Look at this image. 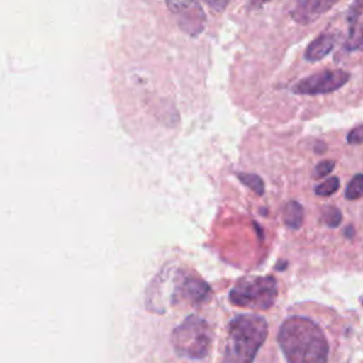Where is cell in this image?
Masks as SVG:
<instances>
[{
  "mask_svg": "<svg viewBox=\"0 0 363 363\" xmlns=\"http://www.w3.org/2000/svg\"><path fill=\"white\" fill-rule=\"evenodd\" d=\"M284 223L289 228H299L303 223V207L298 201H288L284 207Z\"/></svg>",
  "mask_w": 363,
  "mask_h": 363,
  "instance_id": "obj_11",
  "label": "cell"
},
{
  "mask_svg": "<svg viewBox=\"0 0 363 363\" xmlns=\"http://www.w3.org/2000/svg\"><path fill=\"white\" fill-rule=\"evenodd\" d=\"M268 323L261 315L242 313L228 323L224 360L251 362L267 339Z\"/></svg>",
  "mask_w": 363,
  "mask_h": 363,
  "instance_id": "obj_2",
  "label": "cell"
},
{
  "mask_svg": "<svg viewBox=\"0 0 363 363\" xmlns=\"http://www.w3.org/2000/svg\"><path fill=\"white\" fill-rule=\"evenodd\" d=\"M347 142L350 145H360L363 143V125L356 126L354 129H352L347 135Z\"/></svg>",
  "mask_w": 363,
  "mask_h": 363,
  "instance_id": "obj_17",
  "label": "cell"
},
{
  "mask_svg": "<svg viewBox=\"0 0 363 363\" xmlns=\"http://www.w3.org/2000/svg\"><path fill=\"white\" fill-rule=\"evenodd\" d=\"M237 177L247 186L250 187L254 193L257 194H262L264 193V183L261 180L259 176L252 174V173H237Z\"/></svg>",
  "mask_w": 363,
  "mask_h": 363,
  "instance_id": "obj_13",
  "label": "cell"
},
{
  "mask_svg": "<svg viewBox=\"0 0 363 363\" xmlns=\"http://www.w3.org/2000/svg\"><path fill=\"white\" fill-rule=\"evenodd\" d=\"M278 345L288 362L322 363L328 360L329 345L316 322L305 316H289L278 332Z\"/></svg>",
  "mask_w": 363,
  "mask_h": 363,
  "instance_id": "obj_1",
  "label": "cell"
},
{
  "mask_svg": "<svg viewBox=\"0 0 363 363\" xmlns=\"http://www.w3.org/2000/svg\"><path fill=\"white\" fill-rule=\"evenodd\" d=\"M166 6L189 35H197L204 30L206 14L197 0H166Z\"/></svg>",
  "mask_w": 363,
  "mask_h": 363,
  "instance_id": "obj_6",
  "label": "cell"
},
{
  "mask_svg": "<svg viewBox=\"0 0 363 363\" xmlns=\"http://www.w3.org/2000/svg\"><path fill=\"white\" fill-rule=\"evenodd\" d=\"M204 1L214 10H224L230 3V0H204Z\"/></svg>",
  "mask_w": 363,
  "mask_h": 363,
  "instance_id": "obj_18",
  "label": "cell"
},
{
  "mask_svg": "<svg viewBox=\"0 0 363 363\" xmlns=\"http://www.w3.org/2000/svg\"><path fill=\"white\" fill-rule=\"evenodd\" d=\"M333 167H335V160H322L315 166L312 177L313 179H320V177L329 174L333 170Z\"/></svg>",
  "mask_w": 363,
  "mask_h": 363,
  "instance_id": "obj_16",
  "label": "cell"
},
{
  "mask_svg": "<svg viewBox=\"0 0 363 363\" xmlns=\"http://www.w3.org/2000/svg\"><path fill=\"white\" fill-rule=\"evenodd\" d=\"M345 47L349 51H363V0H354L347 11V40Z\"/></svg>",
  "mask_w": 363,
  "mask_h": 363,
  "instance_id": "obj_8",
  "label": "cell"
},
{
  "mask_svg": "<svg viewBox=\"0 0 363 363\" xmlns=\"http://www.w3.org/2000/svg\"><path fill=\"white\" fill-rule=\"evenodd\" d=\"M336 37L330 33H323L319 37H316L305 50V58L309 62H316L322 58H325L335 47Z\"/></svg>",
  "mask_w": 363,
  "mask_h": 363,
  "instance_id": "obj_10",
  "label": "cell"
},
{
  "mask_svg": "<svg viewBox=\"0 0 363 363\" xmlns=\"http://www.w3.org/2000/svg\"><path fill=\"white\" fill-rule=\"evenodd\" d=\"M343 235H345L346 238H353V237H354V228H353L352 225H347V227L345 228V231H343Z\"/></svg>",
  "mask_w": 363,
  "mask_h": 363,
  "instance_id": "obj_19",
  "label": "cell"
},
{
  "mask_svg": "<svg viewBox=\"0 0 363 363\" xmlns=\"http://www.w3.org/2000/svg\"><path fill=\"white\" fill-rule=\"evenodd\" d=\"M335 3L337 0H298L291 16L299 24H309L330 10Z\"/></svg>",
  "mask_w": 363,
  "mask_h": 363,
  "instance_id": "obj_9",
  "label": "cell"
},
{
  "mask_svg": "<svg viewBox=\"0 0 363 363\" xmlns=\"http://www.w3.org/2000/svg\"><path fill=\"white\" fill-rule=\"evenodd\" d=\"M208 294L210 288L204 281L193 275H182V281H177L176 284L173 302L176 303L180 299H187L191 303H201Z\"/></svg>",
  "mask_w": 363,
  "mask_h": 363,
  "instance_id": "obj_7",
  "label": "cell"
},
{
  "mask_svg": "<svg viewBox=\"0 0 363 363\" xmlns=\"http://www.w3.org/2000/svg\"><path fill=\"white\" fill-rule=\"evenodd\" d=\"M322 220L328 227H337L342 223V213L337 207H325L322 211Z\"/></svg>",
  "mask_w": 363,
  "mask_h": 363,
  "instance_id": "obj_15",
  "label": "cell"
},
{
  "mask_svg": "<svg viewBox=\"0 0 363 363\" xmlns=\"http://www.w3.org/2000/svg\"><path fill=\"white\" fill-rule=\"evenodd\" d=\"M268 1H271V0H251V3H252L254 6H264V4L268 3Z\"/></svg>",
  "mask_w": 363,
  "mask_h": 363,
  "instance_id": "obj_20",
  "label": "cell"
},
{
  "mask_svg": "<svg viewBox=\"0 0 363 363\" xmlns=\"http://www.w3.org/2000/svg\"><path fill=\"white\" fill-rule=\"evenodd\" d=\"M349 78L350 74L343 69H326L301 79L292 86V91L301 95L329 94L342 88Z\"/></svg>",
  "mask_w": 363,
  "mask_h": 363,
  "instance_id": "obj_5",
  "label": "cell"
},
{
  "mask_svg": "<svg viewBox=\"0 0 363 363\" xmlns=\"http://www.w3.org/2000/svg\"><path fill=\"white\" fill-rule=\"evenodd\" d=\"M340 186V182H339V177L333 176V177H329L326 180H323L322 183H319L316 187H315V194L316 196H330L333 194Z\"/></svg>",
  "mask_w": 363,
  "mask_h": 363,
  "instance_id": "obj_14",
  "label": "cell"
},
{
  "mask_svg": "<svg viewBox=\"0 0 363 363\" xmlns=\"http://www.w3.org/2000/svg\"><path fill=\"white\" fill-rule=\"evenodd\" d=\"M174 352L186 359H204L211 345V332L204 319L197 315L187 316L173 332Z\"/></svg>",
  "mask_w": 363,
  "mask_h": 363,
  "instance_id": "obj_3",
  "label": "cell"
},
{
  "mask_svg": "<svg viewBox=\"0 0 363 363\" xmlns=\"http://www.w3.org/2000/svg\"><path fill=\"white\" fill-rule=\"evenodd\" d=\"M363 196V174L359 173L352 177L349 182L346 190H345V197L347 200H357Z\"/></svg>",
  "mask_w": 363,
  "mask_h": 363,
  "instance_id": "obj_12",
  "label": "cell"
},
{
  "mask_svg": "<svg viewBox=\"0 0 363 363\" xmlns=\"http://www.w3.org/2000/svg\"><path fill=\"white\" fill-rule=\"evenodd\" d=\"M277 279L268 277H247L240 279L230 291L233 305L250 309H268L277 299Z\"/></svg>",
  "mask_w": 363,
  "mask_h": 363,
  "instance_id": "obj_4",
  "label": "cell"
}]
</instances>
